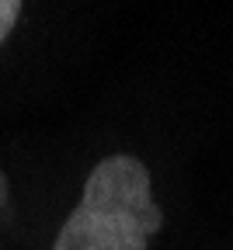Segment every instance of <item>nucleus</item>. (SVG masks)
Returning <instances> with one entry per match:
<instances>
[{"label": "nucleus", "mask_w": 233, "mask_h": 250, "mask_svg": "<svg viewBox=\"0 0 233 250\" xmlns=\"http://www.w3.org/2000/svg\"><path fill=\"white\" fill-rule=\"evenodd\" d=\"M160 229L163 208L153 198L146 164L132 153H112L87 174L52 250H146Z\"/></svg>", "instance_id": "f257e3e1"}, {"label": "nucleus", "mask_w": 233, "mask_h": 250, "mask_svg": "<svg viewBox=\"0 0 233 250\" xmlns=\"http://www.w3.org/2000/svg\"><path fill=\"white\" fill-rule=\"evenodd\" d=\"M21 4L18 0H0V45L7 42V35L14 31V24H18V18H21Z\"/></svg>", "instance_id": "f03ea898"}]
</instances>
